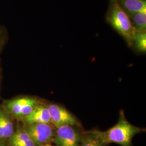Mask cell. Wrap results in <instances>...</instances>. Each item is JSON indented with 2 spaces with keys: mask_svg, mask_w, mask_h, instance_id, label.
<instances>
[{
  "mask_svg": "<svg viewBox=\"0 0 146 146\" xmlns=\"http://www.w3.org/2000/svg\"><path fill=\"white\" fill-rule=\"evenodd\" d=\"M143 131L130 123L125 119L123 111H121L119 120L115 125L105 131H98V133L107 145L114 143L121 146H131L133 138Z\"/></svg>",
  "mask_w": 146,
  "mask_h": 146,
  "instance_id": "obj_1",
  "label": "cell"
},
{
  "mask_svg": "<svg viewBox=\"0 0 146 146\" xmlns=\"http://www.w3.org/2000/svg\"><path fill=\"white\" fill-rule=\"evenodd\" d=\"M106 21L123 37L129 46H133V41L136 31L129 17L121 7L118 0L110 1L106 15Z\"/></svg>",
  "mask_w": 146,
  "mask_h": 146,
  "instance_id": "obj_2",
  "label": "cell"
},
{
  "mask_svg": "<svg viewBox=\"0 0 146 146\" xmlns=\"http://www.w3.org/2000/svg\"><path fill=\"white\" fill-rule=\"evenodd\" d=\"M23 130L30 136L36 146L49 144L54 141L55 129L50 124L25 125Z\"/></svg>",
  "mask_w": 146,
  "mask_h": 146,
  "instance_id": "obj_3",
  "label": "cell"
},
{
  "mask_svg": "<svg viewBox=\"0 0 146 146\" xmlns=\"http://www.w3.org/2000/svg\"><path fill=\"white\" fill-rule=\"evenodd\" d=\"M39 104L36 100L30 97H21L5 102V110L17 119H22L29 115Z\"/></svg>",
  "mask_w": 146,
  "mask_h": 146,
  "instance_id": "obj_4",
  "label": "cell"
},
{
  "mask_svg": "<svg viewBox=\"0 0 146 146\" xmlns=\"http://www.w3.org/2000/svg\"><path fill=\"white\" fill-rule=\"evenodd\" d=\"M81 134L72 125L56 128L53 142L56 146H80Z\"/></svg>",
  "mask_w": 146,
  "mask_h": 146,
  "instance_id": "obj_5",
  "label": "cell"
},
{
  "mask_svg": "<svg viewBox=\"0 0 146 146\" xmlns=\"http://www.w3.org/2000/svg\"><path fill=\"white\" fill-rule=\"evenodd\" d=\"M51 124L56 128L63 125H78V121L67 110L58 104L47 106Z\"/></svg>",
  "mask_w": 146,
  "mask_h": 146,
  "instance_id": "obj_6",
  "label": "cell"
},
{
  "mask_svg": "<svg viewBox=\"0 0 146 146\" xmlns=\"http://www.w3.org/2000/svg\"><path fill=\"white\" fill-rule=\"evenodd\" d=\"M22 120L25 125L34 123L52 125L48 107L43 104H38L29 115L23 117Z\"/></svg>",
  "mask_w": 146,
  "mask_h": 146,
  "instance_id": "obj_7",
  "label": "cell"
},
{
  "mask_svg": "<svg viewBox=\"0 0 146 146\" xmlns=\"http://www.w3.org/2000/svg\"><path fill=\"white\" fill-rule=\"evenodd\" d=\"M14 133V124L10 114L0 107V141L9 139Z\"/></svg>",
  "mask_w": 146,
  "mask_h": 146,
  "instance_id": "obj_8",
  "label": "cell"
},
{
  "mask_svg": "<svg viewBox=\"0 0 146 146\" xmlns=\"http://www.w3.org/2000/svg\"><path fill=\"white\" fill-rule=\"evenodd\" d=\"M118 2L129 17L139 12L146 11V0H118Z\"/></svg>",
  "mask_w": 146,
  "mask_h": 146,
  "instance_id": "obj_9",
  "label": "cell"
},
{
  "mask_svg": "<svg viewBox=\"0 0 146 146\" xmlns=\"http://www.w3.org/2000/svg\"><path fill=\"white\" fill-rule=\"evenodd\" d=\"M100 137L98 130L89 131L81 134L80 146H106Z\"/></svg>",
  "mask_w": 146,
  "mask_h": 146,
  "instance_id": "obj_10",
  "label": "cell"
},
{
  "mask_svg": "<svg viewBox=\"0 0 146 146\" xmlns=\"http://www.w3.org/2000/svg\"><path fill=\"white\" fill-rule=\"evenodd\" d=\"M9 142L11 146H36L23 129L14 132L9 139Z\"/></svg>",
  "mask_w": 146,
  "mask_h": 146,
  "instance_id": "obj_11",
  "label": "cell"
},
{
  "mask_svg": "<svg viewBox=\"0 0 146 146\" xmlns=\"http://www.w3.org/2000/svg\"><path fill=\"white\" fill-rule=\"evenodd\" d=\"M133 26L137 32H146V11L139 12L129 17Z\"/></svg>",
  "mask_w": 146,
  "mask_h": 146,
  "instance_id": "obj_12",
  "label": "cell"
},
{
  "mask_svg": "<svg viewBox=\"0 0 146 146\" xmlns=\"http://www.w3.org/2000/svg\"><path fill=\"white\" fill-rule=\"evenodd\" d=\"M140 52H145L146 51V32L136 31L133 39V46Z\"/></svg>",
  "mask_w": 146,
  "mask_h": 146,
  "instance_id": "obj_13",
  "label": "cell"
},
{
  "mask_svg": "<svg viewBox=\"0 0 146 146\" xmlns=\"http://www.w3.org/2000/svg\"><path fill=\"white\" fill-rule=\"evenodd\" d=\"M5 31L0 27V50L5 41Z\"/></svg>",
  "mask_w": 146,
  "mask_h": 146,
  "instance_id": "obj_14",
  "label": "cell"
},
{
  "mask_svg": "<svg viewBox=\"0 0 146 146\" xmlns=\"http://www.w3.org/2000/svg\"><path fill=\"white\" fill-rule=\"evenodd\" d=\"M52 146L51 145H50V144H46V145H42V146Z\"/></svg>",
  "mask_w": 146,
  "mask_h": 146,
  "instance_id": "obj_15",
  "label": "cell"
},
{
  "mask_svg": "<svg viewBox=\"0 0 146 146\" xmlns=\"http://www.w3.org/2000/svg\"><path fill=\"white\" fill-rule=\"evenodd\" d=\"M0 146H5L2 143H1V142H0Z\"/></svg>",
  "mask_w": 146,
  "mask_h": 146,
  "instance_id": "obj_16",
  "label": "cell"
},
{
  "mask_svg": "<svg viewBox=\"0 0 146 146\" xmlns=\"http://www.w3.org/2000/svg\"><path fill=\"white\" fill-rule=\"evenodd\" d=\"M110 1H113V0H110Z\"/></svg>",
  "mask_w": 146,
  "mask_h": 146,
  "instance_id": "obj_17",
  "label": "cell"
}]
</instances>
